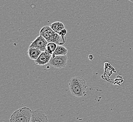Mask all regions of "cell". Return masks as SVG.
<instances>
[{"label": "cell", "mask_w": 133, "mask_h": 122, "mask_svg": "<svg viewBox=\"0 0 133 122\" xmlns=\"http://www.w3.org/2000/svg\"><path fill=\"white\" fill-rule=\"evenodd\" d=\"M69 85L70 91L73 96L81 97L85 95L87 85V82L83 78L73 77L69 80Z\"/></svg>", "instance_id": "6da1fadb"}, {"label": "cell", "mask_w": 133, "mask_h": 122, "mask_svg": "<svg viewBox=\"0 0 133 122\" xmlns=\"http://www.w3.org/2000/svg\"><path fill=\"white\" fill-rule=\"evenodd\" d=\"M32 111L28 107L17 109L10 117V122H30Z\"/></svg>", "instance_id": "7a4b0ae2"}, {"label": "cell", "mask_w": 133, "mask_h": 122, "mask_svg": "<svg viewBox=\"0 0 133 122\" xmlns=\"http://www.w3.org/2000/svg\"><path fill=\"white\" fill-rule=\"evenodd\" d=\"M68 61L66 55H56L52 54L49 63L51 66L57 69H62L66 66Z\"/></svg>", "instance_id": "3957f363"}, {"label": "cell", "mask_w": 133, "mask_h": 122, "mask_svg": "<svg viewBox=\"0 0 133 122\" xmlns=\"http://www.w3.org/2000/svg\"><path fill=\"white\" fill-rule=\"evenodd\" d=\"M48 121V117L43 111L40 109H36L32 111L30 122H47Z\"/></svg>", "instance_id": "277c9868"}, {"label": "cell", "mask_w": 133, "mask_h": 122, "mask_svg": "<svg viewBox=\"0 0 133 122\" xmlns=\"http://www.w3.org/2000/svg\"><path fill=\"white\" fill-rule=\"evenodd\" d=\"M48 43V42L46 41V39L40 35L32 42H31L29 47H36L39 48L42 52H44L45 51Z\"/></svg>", "instance_id": "5b68a950"}, {"label": "cell", "mask_w": 133, "mask_h": 122, "mask_svg": "<svg viewBox=\"0 0 133 122\" xmlns=\"http://www.w3.org/2000/svg\"><path fill=\"white\" fill-rule=\"evenodd\" d=\"M51 55L46 51L42 52L38 58L35 60V63L38 65H44L48 64L51 58Z\"/></svg>", "instance_id": "8992f818"}, {"label": "cell", "mask_w": 133, "mask_h": 122, "mask_svg": "<svg viewBox=\"0 0 133 122\" xmlns=\"http://www.w3.org/2000/svg\"><path fill=\"white\" fill-rule=\"evenodd\" d=\"M42 51L36 47H29L28 53L29 57L30 59L36 60L38 58L39 56L42 53Z\"/></svg>", "instance_id": "52a82bcc"}, {"label": "cell", "mask_w": 133, "mask_h": 122, "mask_svg": "<svg viewBox=\"0 0 133 122\" xmlns=\"http://www.w3.org/2000/svg\"><path fill=\"white\" fill-rule=\"evenodd\" d=\"M50 27L53 30L57 33H58L59 32L62 30L63 29L65 28V26L64 24L61 22H55L54 23L51 24Z\"/></svg>", "instance_id": "ba28073f"}, {"label": "cell", "mask_w": 133, "mask_h": 122, "mask_svg": "<svg viewBox=\"0 0 133 122\" xmlns=\"http://www.w3.org/2000/svg\"><path fill=\"white\" fill-rule=\"evenodd\" d=\"M68 52V49L64 46L58 45L53 54L56 55H66Z\"/></svg>", "instance_id": "9c48e42d"}, {"label": "cell", "mask_w": 133, "mask_h": 122, "mask_svg": "<svg viewBox=\"0 0 133 122\" xmlns=\"http://www.w3.org/2000/svg\"><path fill=\"white\" fill-rule=\"evenodd\" d=\"M57 44L54 42H48V43L47 45V48H46L45 51L47 53L52 55L54 53V51L55 50L57 47Z\"/></svg>", "instance_id": "30bf717a"}, {"label": "cell", "mask_w": 133, "mask_h": 122, "mask_svg": "<svg viewBox=\"0 0 133 122\" xmlns=\"http://www.w3.org/2000/svg\"><path fill=\"white\" fill-rule=\"evenodd\" d=\"M66 33H67V30L65 28H64V29H63L62 30H61L60 32H59L58 33L62 37H65V35H66Z\"/></svg>", "instance_id": "8fae6325"}, {"label": "cell", "mask_w": 133, "mask_h": 122, "mask_svg": "<svg viewBox=\"0 0 133 122\" xmlns=\"http://www.w3.org/2000/svg\"><path fill=\"white\" fill-rule=\"evenodd\" d=\"M129 1H130L131 2H132V3H133V0H128Z\"/></svg>", "instance_id": "7c38bea8"}]
</instances>
